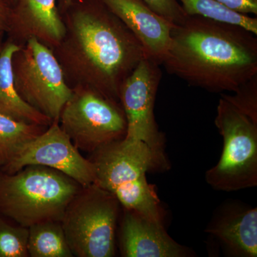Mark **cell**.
Here are the masks:
<instances>
[{
  "label": "cell",
  "instance_id": "cell-8",
  "mask_svg": "<svg viewBox=\"0 0 257 257\" xmlns=\"http://www.w3.org/2000/svg\"><path fill=\"white\" fill-rule=\"evenodd\" d=\"M59 123L79 151L90 154L123 140L127 128L120 102L82 86L72 87Z\"/></svg>",
  "mask_w": 257,
  "mask_h": 257
},
{
  "label": "cell",
  "instance_id": "cell-15",
  "mask_svg": "<svg viewBox=\"0 0 257 257\" xmlns=\"http://www.w3.org/2000/svg\"><path fill=\"white\" fill-rule=\"evenodd\" d=\"M20 47L7 40L0 53V114L29 124L49 126L53 121L29 105L15 89L12 57Z\"/></svg>",
  "mask_w": 257,
  "mask_h": 257
},
{
  "label": "cell",
  "instance_id": "cell-24",
  "mask_svg": "<svg viewBox=\"0 0 257 257\" xmlns=\"http://www.w3.org/2000/svg\"><path fill=\"white\" fill-rule=\"evenodd\" d=\"M72 1L73 0H57V8H58L61 15L63 14L66 10L68 8Z\"/></svg>",
  "mask_w": 257,
  "mask_h": 257
},
{
  "label": "cell",
  "instance_id": "cell-26",
  "mask_svg": "<svg viewBox=\"0 0 257 257\" xmlns=\"http://www.w3.org/2000/svg\"><path fill=\"white\" fill-rule=\"evenodd\" d=\"M9 1L12 3V5H14L15 3H16L17 0H9Z\"/></svg>",
  "mask_w": 257,
  "mask_h": 257
},
{
  "label": "cell",
  "instance_id": "cell-22",
  "mask_svg": "<svg viewBox=\"0 0 257 257\" xmlns=\"http://www.w3.org/2000/svg\"><path fill=\"white\" fill-rule=\"evenodd\" d=\"M230 9L244 15H257V0H217Z\"/></svg>",
  "mask_w": 257,
  "mask_h": 257
},
{
  "label": "cell",
  "instance_id": "cell-20",
  "mask_svg": "<svg viewBox=\"0 0 257 257\" xmlns=\"http://www.w3.org/2000/svg\"><path fill=\"white\" fill-rule=\"evenodd\" d=\"M221 95L253 121H257V76L241 85L234 92V95L224 93Z\"/></svg>",
  "mask_w": 257,
  "mask_h": 257
},
{
  "label": "cell",
  "instance_id": "cell-14",
  "mask_svg": "<svg viewBox=\"0 0 257 257\" xmlns=\"http://www.w3.org/2000/svg\"><path fill=\"white\" fill-rule=\"evenodd\" d=\"M206 232L219 240L231 256L256 257V207L225 206L208 225Z\"/></svg>",
  "mask_w": 257,
  "mask_h": 257
},
{
  "label": "cell",
  "instance_id": "cell-5",
  "mask_svg": "<svg viewBox=\"0 0 257 257\" xmlns=\"http://www.w3.org/2000/svg\"><path fill=\"white\" fill-rule=\"evenodd\" d=\"M120 203L96 184L82 187L62 218V228L74 256L112 257Z\"/></svg>",
  "mask_w": 257,
  "mask_h": 257
},
{
  "label": "cell",
  "instance_id": "cell-19",
  "mask_svg": "<svg viewBox=\"0 0 257 257\" xmlns=\"http://www.w3.org/2000/svg\"><path fill=\"white\" fill-rule=\"evenodd\" d=\"M28 228L0 214V257H28Z\"/></svg>",
  "mask_w": 257,
  "mask_h": 257
},
{
  "label": "cell",
  "instance_id": "cell-6",
  "mask_svg": "<svg viewBox=\"0 0 257 257\" xmlns=\"http://www.w3.org/2000/svg\"><path fill=\"white\" fill-rule=\"evenodd\" d=\"M223 138L219 162L207 171L213 189L235 192L257 186V121L221 95L214 121Z\"/></svg>",
  "mask_w": 257,
  "mask_h": 257
},
{
  "label": "cell",
  "instance_id": "cell-16",
  "mask_svg": "<svg viewBox=\"0 0 257 257\" xmlns=\"http://www.w3.org/2000/svg\"><path fill=\"white\" fill-rule=\"evenodd\" d=\"M28 251L31 257H72L61 221H49L28 228Z\"/></svg>",
  "mask_w": 257,
  "mask_h": 257
},
{
  "label": "cell",
  "instance_id": "cell-12",
  "mask_svg": "<svg viewBox=\"0 0 257 257\" xmlns=\"http://www.w3.org/2000/svg\"><path fill=\"white\" fill-rule=\"evenodd\" d=\"M143 45L147 58L162 65L175 25L150 9L143 0H101Z\"/></svg>",
  "mask_w": 257,
  "mask_h": 257
},
{
  "label": "cell",
  "instance_id": "cell-25",
  "mask_svg": "<svg viewBox=\"0 0 257 257\" xmlns=\"http://www.w3.org/2000/svg\"><path fill=\"white\" fill-rule=\"evenodd\" d=\"M5 35L6 34L5 32H0V53H1L2 50H3V46H4Z\"/></svg>",
  "mask_w": 257,
  "mask_h": 257
},
{
  "label": "cell",
  "instance_id": "cell-18",
  "mask_svg": "<svg viewBox=\"0 0 257 257\" xmlns=\"http://www.w3.org/2000/svg\"><path fill=\"white\" fill-rule=\"evenodd\" d=\"M188 16H199L241 27L257 35V18L230 9L217 0H177Z\"/></svg>",
  "mask_w": 257,
  "mask_h": 257
},
{
  "label": "cell",
  "instance_id": "cell-13",
  "mask_svg": "<svg viewBox=\"0 0 257 257\" xmlns=\"http://www.w3.org/2000/svg\"><path fill=\"white\" fill-rule=\"evenodd\" d=\"M119 250L124 257H185L190 250L170 237L163 224L123 208Z\"/></svg>",
  "mask_w": 257,
  "mask_h": 257
},
{
  "label": "cell",
  "instance_id": "cell-1",
  "mask_svg": "<svg viewBox=\"0 0 257 257\" xmlns=\"http://www.w3.org/2000/svg\"><path fill=\"white\" fill-rule=\"evenodd\" d=\"M65 34L54 49L71 87L119 101V90L147 56L143 45L101 0H73L62 15Z\"/></svg>",
  "mask_w": 257,
  "mask_h": 257
},
{
  "label": "cell",
  "instance_id": "cell-10",
  "mask_svg": "<svg viewBox=\"0 0 257 257\" xmlns=\"http://www.w3.org/2000/svg\"><path fill=\"white\" fill-rule=\"evenodd\" d=\"M29 165L60 171L82 187L95 182L92 162L81 155L58 121H53L43 133L25 144L9 165L0 171L14 174Z\"/></svg>",
  "mask_w": 257,
  "mask_h": 257
},
{
  "label": "cell",
  "instance_id": "cell-9",
  "mask_svg": "<svg viewBox=\"0 0 257 257\" xmlns=\"http://www.w3.org/2000/svg\"><path fill=\"white\" fill-rule=\"evenodd\" d=\"M162 79L160 64L143 59L125 79L119 90V101L126 116L125 139L140 141L151 149L160 170H168L165 138L159 130L154 108Z\"/></svg>",
  "mask_w": 257,
  "mask_h": 257
},
{
  "label": "cell",
  "instance_id": "cell-11",
  "mask_svg": "<svg viewBox=\"0 0 257 257\" xmlns=\"http://www.w3.org/2000/svg\"><path fill=\"white\" fill-rule=\"evenodd\" d=\"M65 31L57 0H17L6 35L8 40L20 46L35 38L53 50Z\"/></svg>",
  "mask_w": 257,
  "mask_h": 257
},
{
  "label": "cell",
  "instance_id": "cell-23",
  "mask_svg": "<svg viewBox=\"0 0 257 257\" xmlns=\"http://www.w3.org/2000/svg\"><path fill=\"white\" fill-rule=\"evenodd\" d=\"M13 6L9 0H0V32L7 34L9 30Z\"/></svg>",
  "mask_w": 257,
  "mask_h": 257
},
{
  "label": "cell",
  "instance_id": "cell-2",
  "mask_svg": "<svg viewBox=\"0 0 257 257\" xmlns=\"http://www.w3.org/2000/svg\"><path fill=\"white\" fill-rule=\"evenodd\" d=\"M162 65L189 85L234 92L257 76L256 35L236 25L187 15L172 28Z\"/></svg>",
  "mask_w": 257,
  "mask_h": 257
},
{
  "label": "cell",
  "instance_id": "cell-21",
  "mask_svg": "<svg viewBox=\"0 0 257 257\" xmlns=\"http://www.w3.org/2000/svg\"><path fill=\"white\" fill-rule=\"evenodd\" d=\"M154 12L175 25L182 24L187 18L177 0H143Z\"/></svg>",
  "mask_w": 257,
  "mask_h": 257
},
{
  "label": "cell",
  "instance_id": "cell-7",
  "mask_svg": "<svg viewBox=\"0 0 257 257\" xmlns=\"http://www.w3.org/2000/svg\"><path fill=\"white\" fill-rule=\"evenodd\" d=\"M12 67L20 97L52 121L59 122L72 88L53 51L36 39H30L13 54Z\"/></svg>",
  "mask_w": 257,
  "mask_h": 257
},
{
  "label": "cell",
  "instance_id": "cell-3",
  "mask_svg": "<svg viewBox=\"0 0 257 257\" xmlns=\"http://www.w3.org/2000/svg\"><path fill=\"white\" fill-rule=\"evenodd\" d=\"M94 184L111 193L124 209L163 224L164 211L147 172L160 170L155 155L146 144L126 139L114 142L91 154Z\"/></svg>",
  "mask_w": 257,
  "mask_h": 257
},
{
  "label": "cell",
  "instance_id": "cell-17",
  "mask_svg": "<svg viewBox=\"0 0 257 257\" xmlns=\"http://www.w3.org/2000/svg\"><path fill=\"white\" fill-rule=\"evenodd\" d=\"M47 127L0 114V170L9 165L25 144L41 135Z\"/></svg>",
  "mask_w": 257,
  "mask_h": 257
},
{
  "label": "cell",
  "instance_id": "cell-4",
  "mask_svg": "<svg viewBox=\"0 0 257 257\" xmlns=\"http://www.w3.org/2000/svg\"><path fill=\"white\" fill-rule=\"evenodd\" d=\"M82 186L60 171L29 165L14 174L0 171V214L30 227L62 221Z\"/></svg>",
  "mask_w": 257,
  "mask_h": 257
}]
</instances>
